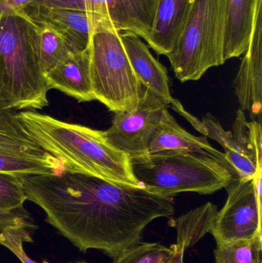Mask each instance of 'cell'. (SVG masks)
<instances>
[{"mask_svg":"<svg viewBox=\"0 0 262 263\" xmlns=\"http://www.w3.org/2000/svg\"><path fill=\"white\" fill-rule=\"evenodd\" d=\"M169 105L143 86L136 108L115 112L112 125L103 131L108 142L126 153L130 159L148 154L149 143L156 129L163 111Z\"/></svg>","mask_w":262,"mask_h":263,"instance_id":"obj_8","label":"cell"},{"mask_svg":"<svg viewBox=\"0 0 262 263\" xmlns=\"http://www.w3.org/2000/svg\"><path fill=\"white\" fill-rule=\"evenodd\" d=\"M35 29L21 12L0 15V99L15 111L49 105L50 89L38 60Z\"/></svg>","mask_w":262,"mask_h":263,"instance_id":"obj_3","label":"cell"},{"mask_svg":"<svg viewBox=\"0 0 262 263\" xmlns=\"http://www.w3.org/2000/svg\"><path fill=\"white\" fill-rule=\"evenodd\" d=\"M233 136L240 145L262 168V131L260 122H248L243 109H238L233 124Z\"/></svg>","mask_w":262,"mask_h":263,"instance_id":"obj_22","label":"cell"},{"mask_svg":"<svg viewBox=\"0 0 262 263\" xmlns=\"http://www.w3.org/2000/svg\"><path fill=\"white\" fill-rule=\"evenodd\" d=\"M32 242L33 239L27 229L6 228L0 230V245L10 250L22 263H49L47 260L37 262L27 256L23 249V243Z\"/></svg>","mask_w":262,"mask_h":263,"instance_id":"obj_24","label":"cell"},{"mask_svg":"<svg viewBox=\"0 0 262 263\" xmlns=\"http://www.w3.org/2000/svg\"><path fill=\"white\" fill-rule=\"evenodd\" d=\"M225 158L235 175L243 180L253 179L258 168L256 162L248 155L234 150H226Z\"/></svg>","mask_w":262,"mask_h":263,"instance_id":"obj_26","label":"cell"},{"mask_svg":"<svg viewBox=\"0 0 262 263\" xmlns=\"http://www.w3.org/2000/svg\"><path fill=\"white\" fill-rule=\"evenodd\" d=\"M226 190L227 201L211 232L217 245L261 235V198L255 193L253 179L232 178Z\"/></svg>","mask_w":262,"mask_h":263,"instance_id":"obj_9","label":"cell"},{"mask_svg":"<svg viewBox=\"0 0 262 263\" xmlns=\"http://www.w3.org/2000/svg\"><path fill=\"white\" fill-rule=\"evenodd\" d=\"M224 0H195L173 51L166 55L180 81L200 80L224 59Z\"/></svg>","mask_w":262,"mask_h":263,"instance_id":"obj_5","label":"cell"},{"mask_svg":"<svg viewBox=\"0 0 262 263\" xmlns=\"http://www.w3.org/2000/svg\"><path fill=\"white\" fill-rule=\"evenodd\" d=\"M261 235L218 244L214 252L215 263H262Z\"/></svg>","mask_w":262,"mask_h":263,"instance_id":"obj_21","label":"cell"},{"mask_svg":"<svg viewBox=\"0 0 262 263\" xmlns=\"http://www.w3.org/2000/svg\"><path fill=\"white\" fill-rule=\"evenodd\" d=\"M165 150H180L211 158L224 165L237 176L226 161L224 153L214 148L207 137L193 136L185 130L171 115L168 108L163 111L161 120L151 137L148 153Z\"/></svg>","mask_w":262,"mask_h":263,"instance_id":"obj_13","label":"cell"},{"mask_svg":"<svg viewBox=\"0 0 262 263\" xmlns=\"http://www.w3.org/2000/svg\"><path fill=\"white\" fill-rule=\"evenodd\" d=\"M17 115L40 146L62 161L66 172L139 186L130 158L111 145L103 131L60 121L35 111Z\"/></svg>","mask_w":262,"mask_h":263,"instance_id":"obj_2","label":"cell"},{"mask_svg":"<svg viewBox=\"0 0 262 263\" xmlns=\"http://www.w3.org/2000/svg\"><path fill=\"white\" fill-rule=\"evenodd\" d=\"M71 263H88V262H85V261H78V262H71Z\"/></svg>","mask_w":262,"mask_h":263,"instance_id":"obj_29","label":"cell"},{"mask_svg":"<svg viewBox=\"0 0 262 263\" xmlns=\"http://www.w3.org/2000/svg\"><path fill=\"white\" fill-rule=\"evenodd\" d=\"M261 0H224V59L239 57L247 50L254 20Z\"/></svg>","mask_w":262,"mask_h":263,"instance_id":"obj_17","label":"cell"},{"mask_svg":"<svg viewBox=\"0 0 262 263\" xmlns=\"http://www.w3.org/2000/svg\"><path fill=\"white\" fill-rule=\"evenodd\" d=\"M66 171L62 161L43 149L29 134L16 111L0 99V173L23 179Z\"/></svg>","mask_w":262,"mask_h":263,"instance_id":"obj_7","label":"cell"},{"mask_svg":"<svg viewBox=\"0 0 262 263\" xmlns=\"http://www.w3.org/2000/svg\"><path fill=\"white\" fill-rule=\"evenodd\" d=\"M201 123L204 127L203 134L218 142L223 147L225 151L234 150V151L244 153L249 156V153L235 140L232 133L231 132L225 130L221 123L212 114H206L203 117Z\"/></svg>","mask_w":262,"mask_h":263,"instance_id":"obj_25","label":"cell"},{"mask_svg":"<svg viewBox=\"0 0 262 263\" xmlns=\"http://www.w3.org/2000/svg\"><path fill=\"white\" fill-rule=\"evenodd\" d=\"M120 33L112 26L101 28L92 34L89 46L94 97L115 114L136 108L143 89Z\"/></svg>","mask_w":262,"mask_h":263,"instance_id":"obj_6","label":"cell"},{"mask_svg":"<svg viewBox=\"0 0 262 263\" xmlns=\"http://www.w3.org/2000/svg\"><path fill=\"white\" fill-rule=\"evenodd\" d=\"M195 0H158L146 41L159 55L173 51Z\"/></svg>","mask_w":262,"mask_h":263,"instance_id":"obj_15","label":"cell"},{"mask_svg":"<svg viewBox=\"0 0 262 263\" xmlns=\"http://www.w3.org/2000/svg\"><path fill=\"white\" fill-rule=\"evenodd\" d=\"M35 24V47L40 66L46 76L74 52L55 29L45 25Z\"/></svg>","mask_w":262,"mask_h":263,"instance_id":"obj_20","label":"cell"},{"mask_svg":"<svg viewBox=\"0 0 262 263\" xmlns=\"http://www.w3.org/2000/svg\"><path fill=\"white\" fill-rule=\"evenodd\" d=\"M23 183L46 222L83 253L97 250L114 258L140 242L152 221L175 211L172 198L83 173L28 176Z\"/></svg>","mask_w":262,"mask_h":263,"instance_id":"obj_1","label":"cell"},{"mask_svg":"<svg viewBox=\"0 0 262 263\" xmlns=\"http://www.w3.org/2000/svg\"><path fill=\"white\" fill-rule=\"evenodd\" d=\"M36 0H0V15L18 12Z\"/></svg>","mask_w":262,"mask_h":263,"instance_id":"obj_28","label":"cell"},{"mask_svg":"<svg viewBox=\"0 0 262 263\" xmlns=\"http://www.w3.org/2000/svg\"><path fill=\"white\" fill-rule=\"evenodd\" d=\"M49 89H55L78 102L95 100L90 76L89 49L72 52L46 75Z\"/></svg>","mask_w":262,"mask_h":263,"instance_id":"obj_16","label":"cell"},{"mask_svg":"<svg viewBox=\"0 0 262 263\" xmlns=\"http://www.w3.org/2000/svg\"><path fill=\"white\" fill-rule=\"evenodd\" d=\"M26 200L23 179L9 173H0V210H20Z\"/></svg>","mask_w":262,"mask_h":263,"instance_id":"obj_23","label":"cell"},{"mask_svg":"<svg viewBox=\"0 0 262 263\" xmlns=\"http://www.w3.org/2000/svg\"><path fill=\"white\" fill-rule=\"evenodd\" d=\"M218 211L215 204L207 202L176 219H171L169 225L177 231V245L186 251L205 235L211 233Z\"/></svg>","mask_w":262,"mask_h":263,"instance_id":"obj_18","label":"cell"},{"mask_svg":"<svg viewBox=\"0 0 262 263\" xmlns=\"http://www.w3.org/2000/svg\"><path fill=\"white\" fill-rule=\"evenodd\" d=\"M18 12L36 24L55 29L66 40L74 52L87 50L91 36L98 29L114 27L103 15L86 11L48 7L32 3Z\"/></svg>","mask_w":262,"mask_h":263,"instance_id":"obj_11","label":"cell"},{"mask_svg":"<svg viewBox=\"0 0 262 263\" xmlns=\"http://www.w3.org/2000/svg\"><path fill=\"white\" fill-rule=\"evenodd\" d=\"M131 164L140 185L169 198L186 192L212 194L237 177L211 158L180 150L148 153L131 159Z\"/></svg>","mask_w":262,"mask_h":263,"instance_id":"obj_4","label":"cell"},{"mask_svg":"<svg viewBox=\"0 0 262 263\" xmlns=\"http://www.w3.org/2000/svg\"><path fill=\"white\" fill-rule=\"evenodd\" d=\"M122 43L132 69L142 86L170 106L169 77L166 67L154 58L139 36L133 32L120 33Z\"/></svg>","mask_w":262,"mask_h":263,"instance_id":"obj_14","label":"cell"},{"mask_svg":"<svg viewBox=\"0 0 262 263\" xmlns=\"http://www.w3.org/2000/svg\"><path fill=\"white\" fill-rule=\"evenodd\" d=\"M185 251L177 244L137 242L120 252L112 263H183Z\"/></svg>","mask_w":262,"mask_h":263,"instance_id":"obj_19","label":"cell"},{"mask_svg":"<svg viewBox=\"0 0 262 263\" xmlns=\"http://www.w3.org/2000/svg\"><path fill=\"white\" fill-rule=\"evenodd\" d=\"M262 0L258 3L246 55L234 81L235 93L243 111L253 118L262 108Z\"/></svg>","mask_w":262,"mask_h":263,"instance_id":"obj_12","label":"cell"},{"mask_svg":"<svg viewBox=\"0 0 262 263\" xmlns=\"http://www.w3.org/2000/svg\"><path fill=\"white\" fill-rule=\"evenodd\" d=\"M158 0H36L35 4L94 12L109 20L118 32H133L146 40L152 29ZM32 4V3H31Z\"/></svg>","mask_w":262,"mask_h":263,"instance_id":"obj_10","label":"cell"},{"mask_svg":"<svg viewBox=\"0 0 262 263\" xmlns=\"http://www.w3.org/2000/svg\"><path fill=\"white\" fill-rule=\"evenodd\" d=\"M33 227L32 218L24 208L14 211L0 210V230L6 228H24L31 230Z\"/></svg>","mask_w":262,"mask_h":263,"instance_id":"obj_27","label":"cell"}]
</instances>
